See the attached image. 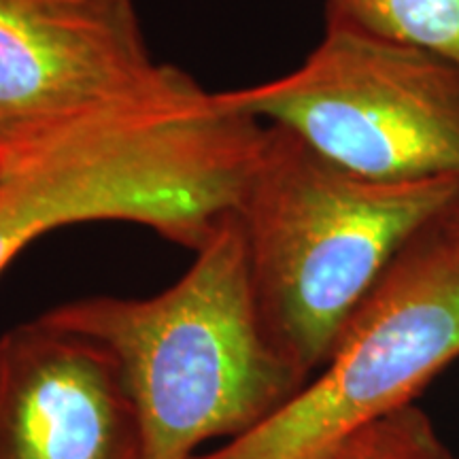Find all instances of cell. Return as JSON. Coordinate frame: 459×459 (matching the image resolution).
<instances>
[{"instance_id": "30bf717a", "label": "cell", "mask_w": 459, "mask_h": 459, "mask_svg": "<svg viewBox=\"0 0 459 459\" xmlns=\"http://www.w3.org/2000/svg\"><path fill=\"white\" fill-rule=\"evenodd\" d=\"M4 166H7V153H4L3 149H0V175H3Z\"/></svg>"}, {"instance_id": "8992f818", "label": "cell", "mask_w": 459, "mask_h": 459, "mask_svg": "<svg viewBox=\"0 0 459 459\" xmlns=\"http://www.w3.org/2000/svg\"><path fill=\"white\" fill-rule=\"evenodd\" d=\"M0 459H143L134 404L99 342L45 317L0 336Z\"/></svg>"}, {"instance_id": "277c9868", "label": "cell", "mask_w": 459, "mask_h": 459, "mask_svg": "<svg viewBox=\"0 0 459 459\" xmlns=\"http://www.w3.org/2000/svg\"><path fill=\"white\" fill-rule=\"evenodd\" d=\"M375 181H459V65L417 45L325 28L294 71L220 91Z\"/></svg>"}, {"instance_id": "3957f363", "label": "cell", "mask_w": 459, "mask_h": 459, "mask_svg": "<svg viewBox=\"0 0 459 459\" xmlns=\"http://www.w3.org/2000/svg\"><path fill=\"white\" fill-rule=\"evenodd\" d=\"M459 358V240L417 234L349 319L319 375L249 432L194 459H332Z\"/></svg>"}, {"instance_id": "8fae6325", "label": "cell", "mask_w": 459, "mask_h": 459, "mask_svg": "<svg viewBox=\"0 0 459 459\" xmlns=\"http://www.w3.org/2000/svg\"><path fill=\"white\" fill-rule=\"evenodd\" d=\"M446 459H453V457H446Z\"/></svg>"}, {"instance_id": "5b68a950", "label": "cell", "mask_w": 459, "mask_h": 459, "mask_svg": "<svg viewBox=\"0 0 459 459\" xmlns=\"http://www.w3.org/2000/svg\"><path fill=\"white\" fill-rule=\"evenodd\" d=\"M152 56L134 0H0V149L194 99Z\"/></svg>"}, {"instance_id": "6da1fadb", "label": "cell", "mask_w": 459, "mask_h": 459, "mask_svg": "<svg viewBox=\"0 0 459 459\" xmlns=\"http://www.w3.org/2000/svg\"><path fill=\"white\" fill-rule=\"evenodd\" d=\"M457 203V179H366L264 124L234 215L264 332L304 383L400 251Z\"/></svg>"}, {"instance_id": "7a4b0ae2", "label": "cell", "mask_w": 459, "mask_h": 459, "mask_svg": "<svg viewBox=\"0 0 459 459\" xmlns=\"http://www.w3.org/2000/svg\"><path fill=\"white\" fill-rule=\"evenodd\" d=\"M43 317L111 355L139 417L143 459H194L204 440L249 432L304 385L264 332L234 213L169 290L85 298Z\"/></svg>"}, {"instance_id": "9c48e42d", "label": "cell", "mask_w": 459, "mask_h": 459, "mask_svg": "<svg viewBox=\"0 0 459 459\" xmlns=\"http://www.w3.org/2000/svg\"><path fill=\"white\" fill-rule=\"evenodd\" d=\"M440 226H443L446 232L451 234L453 238L459 240V203L453 206V209L449 211V213L445 215V220L440 221Z\"/></svg>"}, {"instance_id": "ba28073f", "label": "cell", "mask_w": 459, "mask_h": 459, "mask_svg": "<svg viewBox=\"0 0 459 459\" xmlns=\"http://www.w3.org/2000/svg\"><path fill=\"white\" fill-rule=\"evenodd\" d=\"M429 417L415 404L378 419L355 434L332 459H446Z\"/></svg>"}, {"instance_id": "52a82bcc", "label": "cell", "mask_w": 459, "mask_h": 459, "mask_svg": "<svg viewBox=\"0 0 459 459\" xmlns=\"http://www.w3.org/2000/svg\"><path fill=\"white\" fill-rule=\"evenodd\" d=\"M325 28L417 45L459 65V0H325Z\"/></svg>"}]
</instances>
